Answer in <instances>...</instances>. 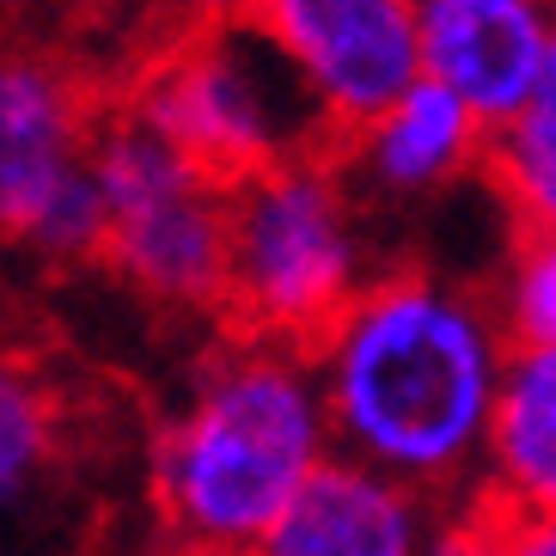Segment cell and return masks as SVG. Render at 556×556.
<instances>
[{"mask_svg":"<svg viewBox=\"0 0 556 556\" xmlns=\"http://www.w3.org/2000/svg\"><path fill=\"white\" fill-rule=\"evenodd\" d=\"M507 337L483 294L379 269L312 343L330 446L441 507L477 502Z\"/></svg>","mask_w":556,"mask_h":556,"instance_id":"cell-1","label":"cell"},{"mask_svg":"<svg viewBox=\"0 0 556 556\" xmlns=\"http://www.w3.org/2000/svg\"><path fill=\"white\" fill-rule=\"evenodd\" d=\"M330 446L306 349L227 337L153 434V514L172 556H251Z\"/></svg>","mask_w":556,"mask_h":556,"instance_id":"cell-2","label":"cell"},{"mask_svg":"<svg viewBox=\"0 0 556 556\" xmlns=\"http://www.w3.org/2000/svg\"><path fill=\"white\" fill-rule=\"evenodd\" d=\"M379 251L361 220V197L337 153L269 165L227 190V300L232 337L306 349L325 337L367 281Z\"/></svg>","mask_w":556,"mask_h":556,"instance_id":"cell-3","label":"cell"},{"mask_svg":"<svg viewBox=\"0 0 556 556\" xmlns=\"http://www.w3.org/2000/svg\"><path fill=\"white\" fill-rule=\"evenodd\" d=\"M123 111L148 123L165 148H178L220 190L306 153H337L294 67L281 62L251 13H220L172 37L135 74Z\"/></svg>","mask_w":556,"mask_h":556,"instance_id":"cell-4","label":"cell"},{"mask_svg":"<svg viewBox=\"0 0 556 556\" xmlns=\"http://www.w3.org/2000/svg\"><path fill=\"white\" fill-rule=\"evenodd\" d=\"M86 172L111 214V232H104L111 276L165 312H220L227 300V190L208 184L123 104L99 116Z\"/></svg>","mask_w":556,"mask_h":556,"instance_id":"cell-5","label":"cell"},{"mask_svg":"<svg viewBox=\"0 0 556 556\" xmlns=\"http://www.w3.org/2000/svg\"><path fill=\"white\" fill-rule=\"evenodd\" d=\"M251 18L294 67L330 148H343L422 80L409 0H263Z\"/></svg>","mask_w":556,"mask_h":556,"instance_id":"cell-6","label":"cell"},{"mask_svg":"<svg viewBox=\"0 0 556 556\" xmlns=\"http://www.w3.org/2000/svg\"><path fill=\"white\" fill-rule=\"evenodd\" d=\"M416 7V67L453 92L483 129L532 111L556 7L544 0H409Z\"/></svg>","mask_w":556,"mask_h":556,"instance_id":"cell-7","label":"cell"},{"mask_svg":"<svg viewBox=\"0 0 556 556\" xmlns=\"http://www.w3.org/2000/svg\"><path fill=\"white\" fill-rule=\"evenodd\" d=\"M99 116V92L74 62L37 43H0V239H18L86 165Z\"/></svg>","mask_w":556,"mask_h":556,"instance_id":"cell-8","label":"cell"},{"mask_svg":"<svg viewBox=\"0 0 556 556\" xmlns=\"http://www.w3.org/2000/svg\"><path fill=\"white\" fill-rule=\"evenodd\" d=\"M441 502L330 453L251 556H416Z\"/></svg>","mask_w":556,"mask_h":556,"instance_id":"cell-9","label":"cell"},{"mask_svg":"<svg viewBox=\"0 0 556 556\" xmlns=\"http://www.w3.org/2000/svg\"><path fill=\"white\" fill-rule=\"evenodd\" d=\"M483 141L490 129L453 92L416 80L392 111H379L361 135H349L337 148V165L355 184V197L374 190L386 202H422L483 172Z\"/></svg>","mask_w":556,"mask_h":556,"instance_id":"cell-10","label":"cell"},{"mask_svg":"<svg viewBox=\"0 0 556 556\" xmlns=\"http://www.w3.org/2000/svg\"><path fill=\"white\" fill-rule=\"evenodd\" d=\"M67 502V416L31 361L0 349V539L7 556L43 539Z\"/></svg>","mask_w":556,"mask_h":556,"instance_id":"cell-11","label":"cell"},{"mask_svg":"<svg viewBox=\"0 0 556 556\" xmlns=\"http://www.w3.org/2000/svg\"><path fill=\"white\" fill-rule=\"evenodd\" d=\"M477 502L556 514V349H507Z\"/></svg>","mask_w":556,"mask_h":556,"instance_id":"cell-12","label":"cell"},{"mask_svg":"<svg viewBox=\"0 0 556 556\" xmlns=\"http://www.w3.org/2000/svg\"><path fill=\"white\" fill-rule=\"evenodd\" d=\"M483 178L514 214L520 239H556V116L532 104L526 116L490 129Z\"/></svg>","mask_w":556,"mask_h":556,"instance_id":"cell-13","label":"cell"},{"mask_svg":"<svg viewBox=\"0 0 556 556\" xmlns=\"http://www.w3.org/2000/svg\"><path fill=\"white\" fill-rule=\"evenodd\" d=\"M104 232H111V214H104V197L92 172H74V178L55 190L43 208L25 220L13 245L31 251L37 263H50V269H86V263H104Z\"/></svg>","mask_w":556,"mask_h":556,"instance_id":"cell-14","label":"cell"},{"mask_svg":"<svg viewBox=\"0 0 556 556\" xmlns=\"http://www.w3.org/2000/svg\"><path fill=\"white\" fill-rule=\"evenodd\" d=\"M490 312L507 349H556V239H514Z\"/></svg>","mask_w":556,"mask_h":556,"instance_id":"cell-15","label":"cell"},{"mask_svg":"<svg viewBox=\"0 0 556 556\" xmlns=\"http://www.w3.org/2000/svg\"><path fill=\"white\" fill-rule=\"evenodd\" d=\"M483 507L490 520V556H556V514H514V507Z\"/></svg>","mask_w":556,"mask_h":556,"instance_id":"cell-16","label":"cell"},{"mask_svg":"<svg viewBox=\"0 0 556 556\" xmlns=\"http://www.w3.org/2000/svg\"><path fill=\"white\" fill-rule=\"evenodd\" d=\"M416 556H490V520H483V507L477 502L441 507Z\"/></svg>","mask_w":556,"mask_h":556,"instance_id":"cell-17","label":"cell"},{"mask_svg":"<svg viewBox=\"0 0 556 556\" xmlns=\"http://www.w3.org/2000/svg\"><path fill=\"white\" fill-rule=\"evenodd\" d=\"M539 111H551L556 116V37H551V55H544V80H539Z\"/></svg>","mask_w":556,"mask_h":556,"instance_id":"cell-18","label":"cell"}]
</instances>
